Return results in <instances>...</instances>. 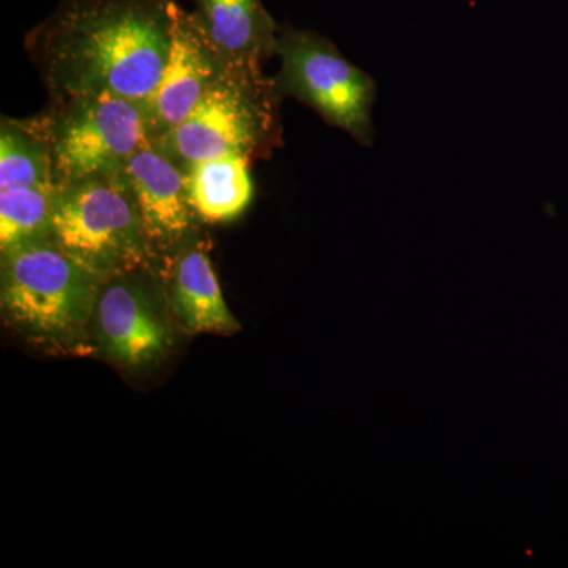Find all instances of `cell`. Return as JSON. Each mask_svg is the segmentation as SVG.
Masks as SVG:
<instances>
[{"label": "cell", "mask_w": 568, "mask_h": 568, "mask_svg": "<svg viewBox=\"0 0 568 568\" xmlns=\"http://www.w3.org/2000/svg\"><path fill=\"white\" fill-rule=\"evenodd\" d=\"M132 186L149 246L182 244L194 226L185 170L156 141L142 145L123 168Z\"/></svg>", "instance_id": "obj_8"}, {"label": "cell", "mask_w": 568, "mask_h": 568, "mask_svg": "<svg viewBox=\"0 0 568 568\" xmlns=\"http://www.w3.org/2000/svg\"><path fill=\"white\" fill-rule=\"evenodd\" d=\"M263 104L250 82L226 69L178 126L153 141L183 170L204 160L246 155L268 129Z\"/></svg>", "instance_id": "obj_6"}, {"label": "cell", "mask_w": 568, "mask_h": 568, "mask_svg": "<svg viewBox=\"0 0 568 568\" xmlns=\"http://www.w3.org/2000/svg\"><path fill=\"white\" fill-rule=\"evenodd\" d=\"M58 183L0 190V246H13L50 237L58 204Z\"/></svg>", "instance_id": "obj_13"}, {"label": "cell", "mask_w": 568, "mask_h": 568, "mask_svg": "<svg viewBox=\"0 0 568 568\" xmlns=\"http://www.w3.org/2000/svg\"><path fill=\"white\" fill-rule=\"evenodd\" d=\"M275 51L282 58L280 88L345 130L361 144L375 140L376 82L346 61L331 41L305 31L284 32Z\"/></svg>", "instance_id": "obj_5"}, {"label": "cell", "mask_w": 568, "mask_h": 568, "mask_svg": "<svg viewBox=\"0 0 568 568\" xmlns=\"http://www.w3.org/2000/svg\"><path fill=\"white\" fill-rule=\"evenodd\" d=\"M194 18L227 69H246L261 51L275 50L274 24L260 0H200Z\"/></svg>", "instance_id": "obj_10"}, {"label": "cell", "mask_w": 568, "mask_h": 568, "mask_svg": "<svg viewBox=\"0 0 568 568\" xmlns=\"http://www.w3.org/2000/svg\"><path fill=\"white\" fill-rule=\"evenodd\" d=\"M226 69L194 14L174 3L166 63L144 106L153 140L178 126Z\"/></svg>", "instance_id": "obj_7"}, {"label": "cell", "mask_w": 568, "mask_h": 568, "mask_svg": "<svg viewBox=\"0 0 568 568\" xmlns=\"http://www.w3.org/2000/svg\"><path fill=\"white\" fill-rule=\"evenodd\" d=\"M97 328L104 353L123 366H144L170 347V328L151 295L133 280H114L102 287L95 306Z\"/></svg>", "instance_id": "obj_9"}, {"label": "cell", "mask_w": 568, "mask_h": 568, "mask_svg": "<svg viewBox=\"0 0 568 568\" xmlns=\"http://www.w3.org/2000/svg\"><path fill=\"white\" fill-rule=\"evenodd\" d=\"M50 239L106 280L140 267L151 248L123 170L59 185Z\"/></svg>", "instance_id": "obj_3"}, {"label": "cell", "mask_w": 568, "mask_h": 568, "mask_svg": "<svg viewBox=\"0 0 568 568\" xmlns=\"http://www.w3.org/2000/svg\"><path fill=\"white\" fill-rule=\"evenodd\" d=\"M171 0H65L44 39L63 97L111 92L145 106L166 63Z\"/></svg>", "instance_id": "obj_1"}, {"label": "cell", "mask_w": 568, "mask_h": 568, "mask_svg": "<svg viewBox=\"0 0 568 568\" xmlns=\"http://www.w3.org/2000/svg\"><path fill=\"white\" fill-rule=\"evenodd\" d=\"M65 100L47 138L58 185L118 173L142 145L153 141L148 111L140 103L111 92Z\"/></svg>", "instance_id": "obj_4"}, {"label": "cell", "mask_w": 568, "mask_h": 568, "mask_svg": "<svg viewBox=\"0 0 568 568\" xmlns=\"http://www.w3.org/2000/svg\"><path fill=\"white\" fill-rule=\"evenodd\" d=\"M106 282L50 237L2 252L3 313L39 338L69 339L80 334Z\"/></svg>", "instance_id": "obj_2"}, {"label": "cell", "mask_w": 568, "mask_h": 568, "mask_svg": "<svg viewBox=\"0 0 568 568\" xmlns=\"http://www.w3.org/2000/svg\"><path fill=\"white\" fill-rule=\"evenodd\" d=\"M173 305L179 323L189 334L233 335L241 324L224 301L211 257L203 250H189L174 271Z\"/></svg>", "instance_id": "obj_11"}, {"label": "cell", "mask_w": 568, "mask_h": 568, "mask_svg": "<svg viewBox=\"0 0 568 568\" xmlns=\"http://www.w3.org/2000/svg\"><path fill=\"white\" fill-rule=\"evenodd\" d=\"M185 185L196 216L211 223L237 219L252 203L254 193L246 155H226L189 164Z\"/></svg>", "instance_id": "obj_12"}, {"label": "cell", "mask_w": 568, "mask_h": 568, "mask_svg": "<svg viewBox=\"0 0 568 568\" xmlns=\"http://www.w3.org/2000/svg\"><path fill=\"white\" fill-rule=\"evenodd\" d=\"M55 183L50 142L3 121L0 132V190Z\"/></svg>", "instance_id": "obj_14"}]
</instances>
